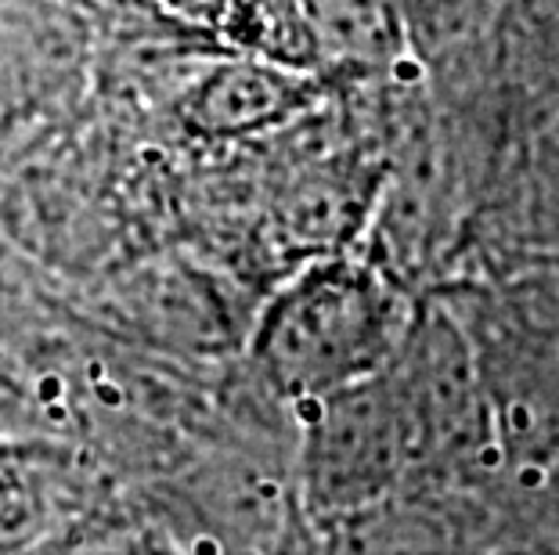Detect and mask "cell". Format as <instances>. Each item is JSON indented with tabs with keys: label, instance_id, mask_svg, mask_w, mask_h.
<instances>
[{
	"label": "cell",
	"instance_id": "obj_5",
	"mask_svg": "<svg viewBox=\"0 0 559 555\" xmlns=\"http://www.w3.org/2000/svg\"><path fill=\"white\" fill-rule=\"evenodd\" d=\"M221 15L231 37L267 62L296 65L314 51L304 0H221Z\"/></svg>",
	"mask_w": 559,
	"mask_h": 555
},
{
	"label": "cell",
	"instance_id": "obj_2",
	"mask_svg": "<svg viewBox=\"0 0 559 555\" xmlns=\"http://www.w3.org/2000/svg\"><path fill=\"white\" fill-rule=\"evenodd\" d=\"M300 491L311 516L354 519L379 509L415 469L412 430L390 372L304 405Z\"/></svg>",
	"mask_w": 559,
	"mask_h": 555
},
{
	"label": "cell",
	"instance_id": "obj_6",
	"mask_svg": "<svg viewBox=\"0 0 559 555\" xmlns=\"http://www.w3.org/2000/svg\"><path fill=\"white\" fill-rule=\"evenodd\" d=\"M542 480L549 483V491H552V502L559 505V458H556V462H552L549 469L542 472Z\"/></svg>",
	"mask_w": 559,
	"mask_h": 555
},
{
	"label": "cell",
	"instance_id": "obj_4",
	"mask_svg": "<svg viewBox=\"0 0 559 555\" xmlns=\"http://www.w3.org/2000/svg\"><path fill=\"white\" fill-rule=\"evenodd\" d=\"M278 62H242L217 69L202 91H195V123L217 134L264 126L289 105V84H282Z\"/></svg>",
	"mask_w": 559,
	"mask_h": 555
},
{
	"label": "cell",
	"instance_id": "obj_3",
	"mask_svg": "<svg viewBox=\"0 0 559 555\" xmlns=\"http://www.w3.org/2000/svg\"><path fill=\"white\" fill-rule=\"evenodd\" d=\"M473 350L502 462L545 472L559 458V281L513 292Z\"/></svg>",
	"mask_w": 559,
	"mask_h": 555
},
{
	"label": "cell",
	"instance_id": "obj_1",
	"mask_svg": "<svg viewBox=\"0 0 559 555\" xmlns=\"http://www.w3.org/2000/svg\"><path fill=\"white\" fill-rule=\"evenodd\" d=\"M412 314L397 281L368 260H314L260 311L253 364L278 397L304 408L383 372Z\"/></svg>",
	"mask_w": 559,
	"mask_h": 555
}]
</instances>
